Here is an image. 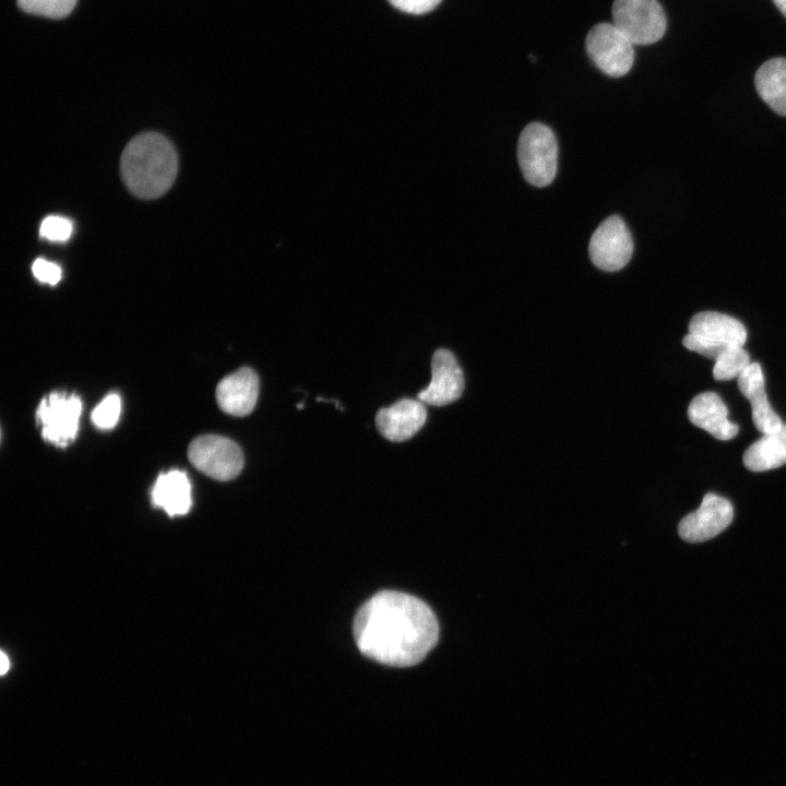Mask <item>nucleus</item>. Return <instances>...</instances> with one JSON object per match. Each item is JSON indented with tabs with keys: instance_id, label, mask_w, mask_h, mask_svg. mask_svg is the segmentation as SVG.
Here are the masks:
<instances>
[{
	"instance_id": "2eb2a0df",
	"label": "nucleus",
	"mask_w": 786,
	"mask_h": 786,
	"mask_svg": "<svg viewBox=\"0 0 786 786\" xmlns=\"http://www.w3.org/2000/svg\"><path fill=\"white\" fill-rule=\"evenodd\" d=\"M152 502L168 515H183L191 508V484L182 471L160 474L152 488Z\"/></svg>"
},
{
	"instance_id": "a878e982",
	"label": "nucleus",
	"mask_w": 786,
	"mask_h": 786,
	"mask_svg": "<svg viewBox=\"0 0 786 786\" xmlns=\"http://www.w3.org/2000/svg\"><path fill=\"white\" fill-rule=\"evenodd\" d=\"M10 668V659L4 652L0 655V670L1 675H4Z\"/></svg>"
},
{
	"instance_id": "aec40b11",
	"label": "nucleus",
	"mask_w": 786,
	"mask_h": 786,
	"mask_svg": "<svg viewBox=\"0 0 786 786\" xmlns=\"http://www.w3.org/2000/svg\"><path fill=\"white\" fill-rule=\"evenodd\" d=\"M76 0H17L26 13L49 19H63L74 9Z\"/></svg>"
},
{
	"instance_id": "423d86ee",
	"label": "nucleus",
	"mask_w": 786,
	"mask_h": 786,
	"mask_svg": "<svg viewBox=\"0 0 786 786\" xmlns=\"http://www.w3.org/2000/svg\"><path fill=\"white\" fill-rule=\"evenodd\" d=\"M585 48L593 63L608 76H623L632 68L633 44L614 23L594 25L586 35Z\"/></svg>"
},
{
	"instance_id": "6e6552de",
	"label": "nucleus",
	"mask_w": 786,
	"mask_h": 786,
	"mask_svg": "<svg viewBox=\"0 0 786 786\" xmlns=\"http://www.w3.org/2000/svg\"><path fill=\"white\" fill-rule=\"evenodd\" d=\"M633 252L631 234L618 215L607 217L591 237L588 253L593 264L607 272L624 267Z\"/></svg>"
},
{
	"instance_id": "ddd939ff",
	"label": "nucleus",
	"mask_w": 786,
	"mask_h": 786,
	"mask_svg": "<svg viewBox=\"0 0 786 786\" xmlns=\"http://www.w3.org/2000/svg\"><path fill=\"white\" fill-rule=\"evenodd\" d=\"M737 379L739 391L750 402L755 428L763 434L779 430L783 422L769 403L760 364L751 362Z\"/></svg>"
},
{
	"instance_id": "f3484780",
	"label": "nucleus",
	"mask_w": 786,
	"mask_h": 786,
	"mask_svg": "<svg viewBox=\"0 0 786 786\" xmlns=\"http://www.w3.org/2000/svg\"><path fill=\"white\" fill-rule=\"evenodd\" d=\"M742 461L752 472H764L786 464V424L752 443L745 451Z\"/></svg>"
},
{
	"instance_id": "39448f33",
	"label": "nucleus",
	"mask_w": 786,
	"mask_h": 786,
	"mask_svg": "<svg viewBox=\"0 0 786 786\" xmlns=\"http://www.w3.org/2000/svg\"><path fill=\"white\" fill-rule=\"evenodd\" d=\"M612 23L633 45L658 41L666 31L664 9L657 0H615Z\"/></svg>"
},
{
	"instance_id": "bb28decb",
	"label": "nucleus",
	"mask_w": 786,
	"mask_h": 786,
	"mask_svg": "<svg viewBox=\"0 0 786 786\" xmlns=\"http://www.w3.org/2000/svg\"><path fill=\"white\" fill-rule=\"evenodd\" d=\"M777 9L783 13V15L786 17V0H773Z\"/></svg>"
},
{
	"instance_id": "b1692460",
	"label": "nucleus",
	"mask_w": 786,
	"mask_h": 786,
	"mask_svg": "<svg viewBox=\"0 0 786 786\" xmlns=\"http://www.w3.org/2000/svg\"><path fill=\"white\" fill-rule=\"evenodd\" d=\"M32 271L38 281L50 285L57 284L61 278L60 266L45 259L35 260Z\"/></svg>"
},
{
	"instance_id": "dca6fc26",
	"label": "nucleus",
	"mask_w": 786,
	"mask_h": 786,
	"mask_svg": "<svg viewBox=\"0 0 786 786\" xmlns=\"http://www.w3.org/2000/svg\"><path fill=\"white\" fill-rule=\"evenodd\" d=\"M688 329L691 334L731 345L743 346L747 340V330L739 320L715 311L695 313Z\"/></svg>"
},
{
	"instance_id": "f257e3e1",
	"label": "nucleus",
	"mask_w": 786,
	"mask_h": 786,
	"mask_svg": "<svg viewBox=\"0 0 786 786\" xmlns=\"http://www.w3.org/2000/svg\"><path fill=\"white\" fill-rule=\"evenodd\" d=\"M359 652L371 660L393 666L419 664L434 647L439 626L421 599L396 591H381L358 609L353 626Z\"/></svg>"
},
{
	"instance_id": "4be33fe9",
	"label": "nucleus",
	"mask_w": 786,
	"mask_h": 786,
	"mask_svg": "<svg viewBox=\"0 0 786 786\" xmlns=\"http://www.w3.org/2000/svg\"><path fill=\"white\" fill-rule=\"evenodd\" d=\"M682 344L689 350L713 360H716L731 345L691 333L683 337Z\"/></svg>"
},
{
	"instance_id": "6ab92c4d",
	"label": "nucleus",
	"mask_w": 786,
	"mask_h": 786,
	"mask_svg": "<svg viewBox=\"0 0 786 786\" xmlns=\"http://www.w3.org/2000/svg\"><path fill=\"white\" fill-rule=\"evenodd\" d=\"M750 364V356L742 346L730 345L715 360L713 377L718 381L738 378Z\"/></svg>"
},
{
	"instance_id": "a211bd4d",
	"label": "nucleus",
	"mask_w": 786,
	"mask_h": 786,
	"mask_svg": "<svg viewBox=\"0 0 786 786\" xmlns=\"http://www.w3.org/2000/svg\"><path fill=\"white\" fill-rule=\"evenodd\" d=\"M758 94L777 115L786 116V59L773 58L757 71Z\"/></svg>"
},
{
	"instance_id": "412c9836",
	"label": "nucleus",
	"mask_w": 786,
	"mask_h": 786,
	"mask_svg": "<svg viewBox=\"0 0 786 786\" xmlns=\"http://www.w3.org/2000/svg\"><path fill=\"white\" fill-rule=\"evenodd\" d=\"M121 401L117 394L107 395L92 412V422L100 429L112 428L120 416Z\"/></svg>"
},
{
	"instance_id": "20e7f679",
	"label": "nucleus",
	"mask_w": 786,
	"mask_h": 786,
	"mask_svg": "<svg viewBox=\"0 0 786 786\" xmlns=\"http://www.w3.org/2000/svg\"><path fill=\"white\" fill-rule=\"evenodd\" d=\"M188 457L198 471L221 481L236 478L245 462L240 446L218 434L195 438L188 448Z\"/></svg>"
},
{
	"instance_id": "7ed1b4c3",
	"label": "nucleus",
	"mask_w": 786,
	"mask_h": 786,
	"mask_svg": "<svg viewBox=\"0 0 786 786\" xmlns=\"http://www.w3.org/2000/svg\"><path fill=\"white\" fill-rule=\"evenodd\" d=\"M517 159L528 183L539 188L549 186L558 166V143L552 130L540 122L527 124L519 138Z\"/></svg>"
},
{
	"instance_id": "1a4fd4ad",
	"label": "nucleus",
	"mask_w": 786,
	"mask_h": 786,
	"mask_svg": "<svg viewBox=\"0 0 786 786\" xmlns=\"http://www.w3.org/2000/svg\"><path fill=\"white\" fill-rule=\"evenodd\" d=\"M734 517L730 501L715 493H706L696 511L679 523V536L689 543L708 540L729 526Z\"/></svg>"
},
{
	"instance_id": "9d476101",
	"label": "nucleus",
	"mask_w": 786,
	"mask_h": 786,
	"mask_svg": "<svg viewBox=\"0 0 786 786\" xmlns=\"http://www.w3.org/2000/svg\"><path fill=\"white\" fill-rule=\"evenodd\" d=\"M431 381L417 397L422 403L444 406L458 400L464 390L463 371L455 356L444 348L437 349L431 359Z\"/></svg>"
},
{
	"instance_id": "4468645a",
	"label": "nucleus",
	"mask_w": 786,
	"mask_h": 786,
	"mask_svg": "<svg viewBox=\"0 0 786 786\" xmlns=\"http://www.w3.org/2000/svg\"><path fill=\"white\" fill-rule=\"evenodd\" d=\"M728 409L714 392L696 395L689 404L690 421L704 429L718 440H730L739 432V427L728 420Z\"/></svg>"
},
{
	"instance_id": "f8f14e48",
	"label": "nucleus",
	"mask_w": 786,
	"mask_h": 786,
	"mask_svg": "<svg viewBox=\"0 0 786 786\" xmlns=\"http://www.w3.org/2000/svg\"><path fill=\"white\" fill-rule=\"evenodd\" d=\"M259 395V377L254 370L242 367L226 376L216 388V401L228 415L243 417L250 414Z\"/></svg>"
},
{
	"instance_id": "5701e85b",
	"label": "nucleus",
	"mask_w": 786,
	"mask_h": 786,
	"mask_svg": "<svg viewBox=\"0 0 786 786\" xmlns=\"http://www.w3.org/2000/svg\"><path fill=\"white\" fill-rule=\"evenodd\" d=\"M72 223L60 216H48L40 225V235L52 241H64L72 234Z\"/></svg>"
},
{
	"instance_id": "9b49d317",
	"label": "nucleus",
	"mask_w": 786,
	"mask_h": 786,
	"mask_svg": "<svg viewBox=\"0 0 786 786\" xmlns=\"http://www.w3.org/2000/svg\"><path fill=\"white\" fill-rule=\"evenodd\" d=\"M427 409L419 400L402 398L376 415L379 432L388 440L402 442L410 439L425 425Z\"/></svg>"
},
{
	"instance_id": "f03ea898",
	"label": "nucleus",
	"mask_w": 786,
	"mask_h": 786,
	"mask_svg": "<svg viewBox=\"0 0 786 786\" xmlns=\"http://www.w3.org/2000/svg\"><path fill=\"white\" fill-rule=\"evenodd\" d=\"M121 178L140 199L163 195L178 172V155L172 143L157 132L138 134L124 147L120 159Z\"/></svg>"
},
{
	"instance_id": "393cba45",
	"label": "nucleus",
	"mask_w": 786,
	"mask_h": 786,
	"mask_svg": "<svg viewBox=\"0 0 786 786\" xmlns=\"http://www.w3.org/2000/svg\"><path fill=\"white\" fill-rule=\"evenodd\" d=\"M396 9L409 14H425L436 9L442 0H389Z\"/></svg>"
},
{
	"instance_id": "0eeeda50",
	"label": "nucleus",
	"mask_w": 786,
	"mask_h": 786,
	"mask_svg": "<svg viewBox=\"0 0 786 786\" xmlns=\"http://www.w3.org/2000/svg\"><path fill=\"white\" fill-rule=\"evenodd\" d=\"M82 402L75 394L52 392L44 397L36 412L45 441L63 448L72 442L79 430Z\"/></svg>"
}]
</instances>
